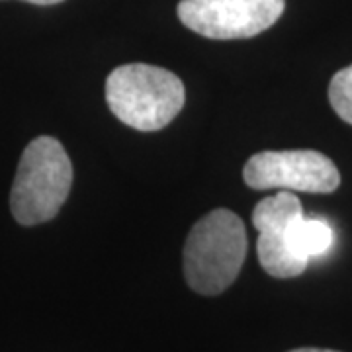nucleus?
<instances>
[{"label":"nucleus","mask_w":352,"mask_h":352,"mask_svg":"<svg viewBox=\"0 0 352 352\" xmlns=\"http://www.w3.org/2000/svg\"><path fill=\"white\" fill-rule=\"evenodd\" d=\"M247 256V231L237 214L219 208L192 227L184 245V274L194 292L217 296L239 276Z\"/></svg>","instance_id":"2"},{"label":"nucleus","mask_w":352,"mask_h":352,"mask_svg":"<svg viewBox=\"0 0 352 352\" xmlns=\"http://www.w3.org/2000/svg\"><path fill=\"white\" fill-rule=\"evenodd\" d=\"M182 80L161 67L129 63L106 78V102L112 113L138 131H159L184 108Z\"/></svg>","instance_id":"1"},{"label":"nucleus","mask_w":352,"mask_h":352,"mask_svg":"<svg viewBox=\"0 0 352 352\" xmlns=\"http://www.w3.org/2000/svg\"><path fill=\"white\" fill-rule=\"evenodd\" d=\"M303 217L302 201L292 192L264 198L252 212V226L258 231L256 251L266 274L296 278L309 261L296 249V227Z\"/></svg>","instance_id":"6"},{"label":"nucleus","mask_w":352,"mask_h":352,"mask_svg":"<svg viewBox=\"0 0 352 352\" xmlns=\"http://www.w3.org/2000/svg\"><path fill=\"white\" fill-rule=\"evenodd\" d=\"M247 186L254 190L284 188L307 194H331L339 188L337 164L319 151H263L243 168Z\"/></svg>","instance_id":"5"},{"label":"nucleus","mask_w":352,"mask_h":352,"mask_svg":"<svg viewBox=\"0 0 352 352\" xmlns=\"http://www.w3.org/2000/svg\"><path fill=\"white\" fill-rule=\"evenodd\" d=\"M24 2L38 4V6H51V4H59V2H63V0H24Z\"/></svg>","instance_id":"9"},{"label":"nucleus","mask_w":352,"mask_h":352,"mask_svg":"<svg viewBox=\"0 0 352 352\" xmlns=\"http://www.w3.org/2000/svg\"><path fill=\"white\" fill-rule=\"evenodd\" d=\"M329 102L340 120L352 126V65L331 78Z\"/></svg>","instance_id":"8"},{"label":"nucleus","mask_w":352,"mask_h":352,"mask_svg":"<svg viewBox=\"0 0 352 352\" xmlns=\"http://www.w3.org/2000/svg\"><path fill=\"white\" fill-rule=\"evenodd\" d=\"M73 186V164L55 138L34 139L22 153L10 192V210L20 226L53 219Z\"/></svg>","instance_id":"3"},{"label":"nucleus","mask_w":352,"mask_h":352,"mask_svg":"<svg viewBox=\"0 0 352 352\" xmlns=\"http://www.w3.org/2000/svg\"><path fill=\"white\" fill-rule=\"evenodd\" d=\"M333 245V231L321 219H305L302 217L296 227V249L307 261L321 256Z\"/></svg>","instance_id":"7"},{"label":"nucleus","mask_w":352,"mask_h":352,"mask_svg":"<svg viewBox=\"0 0 352 352\" xmlns=\"http://www.w3.org/2000/svg\"><path fill=\"white\" fill-rule=\"evenodd\" d=\"M286 0H180L176 12L192 32L210 39H247L272 28Z\"/></svg>","instance_id":"4"},{"label":"nucleus","mask_w":352,"mask_h":352,"mask_svg":"<svg viewBox=\"0 0 352 352\" xmlns=\"http://www.w3.org/2000/svg\"><path fill=\"white\" fill-rule=\"evenodd\" d=\"M289 352H337V351H327V349H296V351Z\"/></svg>","instance_id":"10"}]
</instances>
